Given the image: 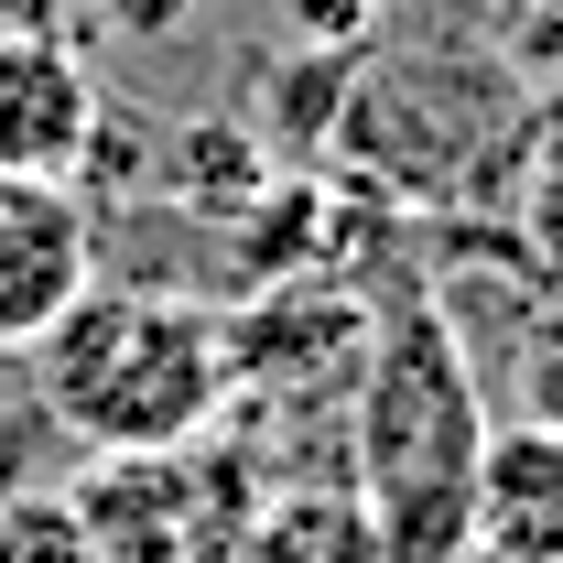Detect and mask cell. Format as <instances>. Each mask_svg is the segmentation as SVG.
I'll list each match as a JSON object with an SVG mask.
<instances>
[{
	"label": "cell",
	"instance_id": "obj_1",
	"mask_svg": "<svg viewBox=\"0 0 563 563\" xmlns=\"http://www.w3.org/2000/svg\"><path fill=\"white\" fill-rule=\"evenodd\" d=\"M357 477L390 563H455L466 553V498H477V444H488V401L466 379V347L433 303L379 314L368 368H357Z\"/></svg>",
	"mask_w": 563,
	"mask_h": 563
},
{
	"label": "cell",
	"instance_id": "obj_2",
	"mask_svg": "<svg viewBox=\"0 0 563 563\" xmlns=\"http://www.w3.org/2000/svg\"><path fill=\"white\" fill-rule=\"evenodd\" d=\"M22 357L44 379V412L66 422L87 455L174 444V433L228 422V314L185 303V292L87 282Z\"/></svg>",
	"mask_w": 563,
	"mask_h": 563
},
{
	"label": "cell",
	"instance_id": "obj_3",
	"mask_svg": "<svg viewBox=\"0 0 563 563\" xmlns=\"http://www.w3.org/2000/svg\"><path fill=\"white\" fill-rule=\"evenodd\" d=\"M76 520L98 563H228L250 509H261V466L239 433H174V444H109L76 466Z\"/></svg>",
	"mask_w": 563,
	"mask_h": 563
},
{
	"label": "cell",
	"instance_id": "obj_4",
	"mask_svg": "<svg viewBox=\"0 0 563 563\" xmlns=\"http://www.w3.org/2000/svg\"><path fill=\"white\" fill-rule=\"evenodd\" d=\"M98 282V228L66 174H0V357H22Z\"/></svg>",
	"mask_w": 563,
	"mask_h": 563
},
{
	"label": "cell",
	"instance_id": "obj_5",
	"mask_svg": "<svg viewBox=\"0 0 563 563\" xmlns=\"http://www.w3.org/2000/svg\"><path fill=\"white\" fill-rule=\"evenodd\" d=\"M368 336H379V314H368L357 292L292 282V292H272V303L228 314V401H239V390L314 401V390H336V379L368 368Z\"/></svg>",
	"mask_w": 563,
	"mask_h": 563
},
{
	"label": "cell",
	"instance_id": "obj_6",
	"mask_svg": "<svg viewBox=\"0 0 563 563\" xmlns=\"http://www.w3.org/2000/svg\"><path fill=\"white\" fill-rule=\"evenodd\" d=\"M466 553L477 563H563V433L542 422H488L477 444V498H466Z\"/></svg>",
	"mask_w": 563,
	"mask_h": 563
},
{
	"label": "cell",
	"instance_id": "obj_7",
	"mask_svg": "<svg viewBox=\"0 0 563 563\" xmlns=\"http://www.w3.org/2000/svg\"><path fill=\"white\" fill-rule=\"evenodd\" d=\"M98 141V76L66 33L0 44V174H76Z\"/></svg>",
	"mask_w": 563,
	"mask_h": 563
},
{
	"label": "cell",
	"instance_id": "obj_8",
	"mask_svg": "<svg viewBox=\"0 0 563 563\" xmlns=\"http://www.w3.org/2000/svg\"><path fill=\"white\" fill-rule=\"evenodd\" d=\"M228 563H390V542H379V520H368L357 488L292 477V488H261V509H250V531H239Z\"/></svg>",
	"mask_w": 563,
	"mask_h": 563
},
{
	"label": "cell",
	"instance_id": "obj_9",
	"mask_svg": "<svg viewBox=\"0 0 563 563\" xmlns=\"http://www.w3.org/2000/svg\"><path fill=\"white\" fill-rule=\"evenodd\" d=\"M509 239L563 292V98H542L520 120V141H509Z\"/></svg>",
	"mask_w": 563,
	"mask_h": 563
},
{
	"label": "cell",
	"instance_id": "obj_10",
	"mask_svg": "<svg viewBox=\"0 0 563 563\" xmlns=\"http://www.w3.org/2000/svg\"><path fill=\"white\" fill-rule=\"evenodd\" d=\"M0 563H98V542H87L66 488H22L0 498Z\"/></svg>",
	"mask_w": 563,
	"mask_h": 563
},
{
	"label": "cell",
	"instance_id": "obj_11",
	"mask_svg": "<svg viewBox=\"0 0 563 563\" xmlns=\"http://www.w3.org/2000/svg\"><path fill=\"white\" fill-rule=\"evenodd\" d=\"M509 412L563 433V292L520 325V347H509Z\"/></svg>",
	"mask_w": 563,
	"mask_h": 563
},
{
	"label": "cell",
	"instance_id": "obj_12",
	"mask_svg": "<svg viewBox=\"0 0 563 563\" xmlns=\"http://www.w3.org/2000/svg\"><path fill=\"white\" fill-rule=\"evenodd\" d=\"M66 22H98V33H174L185 0H66Z\"/></svg>",
	"mask_w": 563,
	"mask_h": 563
},
{
	"label": "cell",
	"instance_id": "obj_13",
	"mask_svg": "<svg viewBox=\"0 0 563 563\" xmlns=\"http://www.w3.org/2000/svg\"><path fill=\"white\" fill-rule=\"evenodd\" d=\"M292 11V33H357L368 22V0H282Z\"/></svg>",
	"mask_w": 563,
	"mask_h": 563
},
{
	"label": "cell",
	"instance_id": "obj_14",
	"mask_svg": "<svg viewBox=\"0 0 563 563\" xmlns=\"http://www.w3.org/2000/svg\"><path fill=\"white\" fill-rule=\"evenodd\" d=\"M22 33H66V0H0V44Z\"/></svg>",
	"mask_w": 563,
	"mask_h": 563
}]
</instances>
